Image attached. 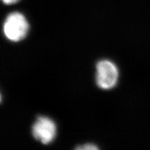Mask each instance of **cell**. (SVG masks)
<instances>
[{"label":"cell","instance_id":"5b68a950","mask_svg":"<svg viewBox=\"0 0 150 150\" xmlns=\"http://www.w3.org/2000/svg\"><path fill=\"white\" fill-rule=\"evenodd\" d=\"M19 1H20V0H2V1L3 2L4 4H8V5L16 3Z\"/></svg>","mask_w":150,"mask_h":150},{"label":"cell","instance_id":"7a4b0ae2","mask_svg":"<svg viewBox=\"0 0 150 150\" xmlns=\"http://www.w3.org/2000/svg\"><path fill=\"white\" fill-rule=\"evenodd\" d=\"M119 73L116 66L109 60H101L96 64V83L103 90H110L116 86Z\"/></svg>","mask_w":150,"mask_h":150},{"label":"cell","instance_id":"3957f363","mask_svg":"<svg viewBox=\"0 0 150 150\" xmlns=\"http://www.w3.org/2000/svg\"><path fill=\"white\" fill-rule=\"evenodd\" d=\"M56 132L54 123L47 117L38 118L32 128V133L35 138L45 144L52 142L55 138Z\"/></svg>","mask_w":150,"mask_h":150},{"label":"cell","instance_id":"277c9868","mask_svg":"<svg viewBox=\"0 0 150 150\" xmlns=\"http://www.w3.org/2000/svg\"><path fill=\"white\" fill-rule=\"evenodd\" d=\"M76 149L79 150H97L98 149V147H97L95 144L89 143L78 146Z\"/></svg>","mask_w":150,"mask_h":150},{"label":"cell","instance_id":"6da1fadb","mask_svg":"<svg viewBox=\"0 0 150 150\" xmlns=\"http://www.w3.org/2000/svg\"><path fill=\"white\" fill-rule=\"evenodd\" d=\"M29 30V24L23 14L13 12L9 14L3 24V32L7 38L17 42L24 39Z\"/></svg>","mask_w":150,"mask_h":150}]
</instances>
